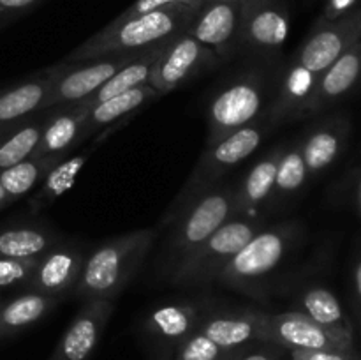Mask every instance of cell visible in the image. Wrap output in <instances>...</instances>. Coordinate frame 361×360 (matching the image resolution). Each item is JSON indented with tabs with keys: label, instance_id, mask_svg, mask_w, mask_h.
<instances>
[{
	"label": "cell",
	"instance_id": "cb8c5ba5",
	"mask_svg": "<svg viewBox=\"0 0 361 360\" xmlns=\"http://www.w3.org/2000/svg\"><path fill=\"white\" fill-rule=\"evenodd\" d=\"M87 112L78 104L49 108L41 143L34 155H69L85 141Z\"/></svg>",
	"mask_w": 361,
	"mask_h": 360
},
{
	"label": "cell",
	"instance_id": "b9f144b4",
	"mask_svg": "<svg viewBox=\"0 0 361 360\" xmlns=\"http://www.w3.org/2000/svg\"><path fill=\"white\" fill-rule=\"evenodd\" d=\"M240 352H242V348H238V349H229V352L226 353V355L222 356L221 360H238Z\"/></svg>",
	"mask_w": 361,
	"mask_h": 360
},
{
	"label": "cell",
	"instance_id": "277c9868",
	"mask_svg": "<svg viewBox=\"0 0 361 360\" xmlns=\"http://www.w3.org/2000/svg\"><path fill=\"white\" fill-rule=\"evenodd\" d=\"M303 239V226L298 221H284L261 228L219 274L217 282L235 292L261 299L263 284L282 267L289 254Z\"/></svg>",
	"mask_w": 361,
	"mask_h": 360
},
{
	"label": "cell",
	"instance_id": "7402d4cb",
	"mask_svg": "<svg viewBox=\"0 0 361 360\" xmlns=\"http://www.w3.org/2000/svg\"><path fill=\"white\" fill-rule=\"evenodd\" d=\"M284 152V143L271 148L270 152L257 159L242 180L235 186V214L247 217H259L257 212L268 207L275 176H277L279 161Z\"/></svg>",
	"mask_w": 361,
	"mask_h": 360
},
{
	"label": "cell",
	"instance_id": "7c38bea8",
	"mask_svg": "<svg viewBox=\"0 0 361 360\" xmlns=\"http://www.w3.org/2000/svg\"><path fill=\"white\" fill-rule=\"evenodd\" d=\"M361 41V9L337 20H319L293 59L312 73L321 74L342 53Z\"/></svg>",
	"mask_w": 361,
	"mask_h": 360
},
{
	"label": "cell",
	"instance_id": "83f0119b",
	"mask_svg": "<svg viewBox=\"0 0 361 360\" xmlns=\"http://www.w3.org/2000/svg\"><path fill=\"white\" fill-rule=\"evenodd\" d=\"M166 41H168V39H166ZM166 41L157 42V44L150 46V48L143 49L141 55H137L133 62L127 64L123 69H120L118 73L113 74L102 87H99L94 94H90L87 99H83V101L76 102V104L80 106V108L88 109L92 108V106L99 104V102L106 101V99L113 97V95L123 94V92L143 87V85H150L152 71H154L155 62H157Z\"/></svg>",
	"mask_w": 361,
	"mask_h": 360
},
{
	"label": "cell",
	"instance_id": "836d02e7",
	"mask_svg": "<svg viewBox=\"0 0 361 360\" xmlns=\"http://www.w3.org/2000/svg\"><path fill=\"white\" fill-rule=\"evenodd\" d=\"M37 260H16V258L0 256V292L27 289Z\"/></svg>",
	"mask_w": 361,
	"mask_h": 360
},
{
	"label": "cell",
	"instance_id": "f546056e",
	"mask_svg": "<svg viewBox=\"0 0 361 360\" xmlns=\"http://www.w3.org/2000/svg\"><path fill=\"white\" fill-rule=\"evenodd\" d=\"M309 180L310 173L307 168L305 157H303L302 143L300 140L286 141L268 207L279 208L282 205L291 203L293 198L302 193Z\"/></svg>",
	"mask_w": 361,
	"mask_h": 360
},
{
	"label": "cell",
	"instance_id": "44dd1931",
	"mask_svg": "<svg viewBox=\"0 0 361 360\" xmlns=\"http://www.w3.org/2000/svg\"><path fill=\"white\" fill-rule=\"evenodd\" d=\"M200 332L222 349L243 348L249 342L259 341V311L222 309L212 306L201 323Z\"/></svg>",
	"mask_w": 361,
	"mask_h": 360
},
{
	"label": "cell",
	"instance_id": "7bdbcfd3",
	"mask_svg": "<svg viewBox=\"0 0 361 360\" xmlns=\"http://www.w3.org/2000/svg\"><path fill=\"white\" fill-rule=\"evenodd\" d=\"M14 126H16V124H13V126H0V145H2V141L6 140L7 134H9L11 131H13Z\"/></svg>",
	"mask_w": 361,
	"mask_h": 360
},
{
	"label": "cell",
	"instance_id": "f35d334b",
	"mask_svg": "<svg viewBox=\"0 0 361 360\" xmlns=\"http://www.w3.org/2000/svg\"><path fill=\"white\" fill-rule=\"evenodd\" d=\"M41 0H0V20L14 14H21L25 11L35 7Z\"/></svg>",
	"mask_w": 361,
	"mask_h": 360
},
{
	"label": "cell",
	"instance_id": "ab89813d",
	"mask_svg": "<svg viewBox=\"0 0 361 360\" xmlns=\"http://www.w3.org/2000/svg\"><path fill=\"white\" fill-rule=\"evenodd\" d=\"M353 299H355L356 311L361 320V253L358 254L353 267Z\"/></svg>",
	"mask_w": 361,
	"mask_h": 360
},
{
	"label": "cell",
	"instance_id": "4dcf8cb0",
	"mask_svg": "<svg viewBox=\"0 0 361 360\" xmlns=\"http://www.w3.org/2000/svg\"><path fill=\"white\" fill-rule=\"evenodd\" d=\"M66 157L67 155H41V157L32 155L0 172V184L6 191L9 203L30 194L35 187H39L44 176Z\"/></svg>",
	"mask_w": 361,
	"mask_h": 360
},
{
	"label": "cell",
	"instance_id": "5b68a950",
	"mask_svg": "<svg viewBox=\"0 0 361 360\" xmlns=\"http://www.w3.org/2000/svg\"><path fill=\"white\" fill-rule=\"evenodd\" d=\"M274 92L261 71H243L219 85L208 101L207 143L267 116Z\"/></svg>",
	"mask_w": 361,
	"mask_h": 360
},
{
	"label": "cell",
	"instance_id": "d4e9b609",
	"mask_svg": "<svg viewBox=\"0 0 361 360\" xmlns=\"http://www.w3.org/2000/svg\"><path fill=\"white\" fill-rule=\"evenodd\" d=\"M62 239V233L44 221L9 222L0 226V256L37 260Z\"/></svg>",
	"mask_w": 361,
	"mask_h": 360
},
{
	"label": "cell",
	"instance_id": "d6986e66",
	"mask_svg": "<svg viewBox=\"0 0 361 360\" xmlns=\"http://www.w3.org/2000/svg\"><path fill=\"white\" fill-rule=\"evenodd\" d=\"M300 313L307 314L310 320L316 321L328 332L345 342L348 346L355 348V335H353V325L342 307L341 300L337 299L330 288L317 282L302 284L293 293Z\"/></svg>",
	"mask_w": 361,
	"mask_h": 360
},
{
	"label": "cell",
	"instance_id": "603a6c76",
	"mask_svg": "<svg viewBox=\"0 0 361 360\" xmlns=\"http://www.w3.org/2000/svg\"><path fill=\"white\" fill-rule=\"evenodd\" d=\"M49 80L48 69H42L18 83L0 88V126H13L28 116L48 109Z\"/></svg>",
	"mask_w": 361,
	"mask_h": 360
},
{
	"label": "cell",
	"instance_id": "f6af8a7d",
	"mask_svg": "<svg viewBox=\"0 0 361 360\" xmlns=\"http://www.w3.org/2000/svg\"><path fill=\"white\" fill-rule=\"evenodd\" d=\"M208 0H185V4L187 6H192V7H197V9H200L201 6H204V4H207Z\"/></svg>",
	"mask_w": 361,
	"mask_h": 360
},
{
	"label": "cell",
	"instance_id": "d6a6232c",
	"mask_svg": "<svg viewBox=\"0 0 361 360\" xmlns=\"http://www.w3.org/2000/svg\"><path fill=\"white\" fill-rule=\"evenodd\" d=\"M228 352L197 330L176 346L175 360H221Z\"/></svg>",
	"mask_w": 361,
	"mask_h": 360
},
{
	"label": "cell",
	"instance_id": "7a4b0ae2",
	"mask_svg": "<svg viewBox=\"0 0 361 360\" xmlns=\"http://www.w3.org/2000/svg\"><path fill=\"white\" fill-rule=\"evenodd\" d=\"M159 229H134L90 249L71 299H104L115 302L143 268Z\"/></svg>",
	"mask_w": 361,
	"mask_h": 360
},
{
	"label": "cell",
	"instance_id": "ee69618b",
	"mask_svg": "<svg viewBox=\"0 0 361 360\" xmlns=\"http://www.w3.org/2000/svg\"><path fill=\"white\" fill-rule=\"evenodd\" d=\"M7 205H11V203H9V200H7V194H6V191H4L2 184H0V210H2V208H6Z\"/></svg>",
	"mask_w": 361,
	"mask_h": 360
},
{
	"label": "cell",
	"instance_id": "7dc6e473",
	"mask_svg": "<svg viewBox=\"0 0 361 360\" xmlns=\"http://www.w3.org/2000/svg\"><path fill=\"white\" fill-rule=\"evenodd\" d=\"M353 360H361V359H358V356H355V359H353Z\"/></svg>",
	"mask_w": 361,
	"mask_h": 360
},
{
	"label": "cell",
	"instance_id": "52a82bcc",
	"mask_svg": "<svg viewBox=\"0 0 361 360\" xmlns=\"http://www.w3.org/2000/svg\"><path fill=\"white\" fill-rule=\"evenodd\" d=\"M264 226L267 222L261 217L236 215L228 219L194 251L189 260L183 261L173 272L168 282L183 288H192V286H207L217 281L219 274L224 270L231 258Z\"/></svg>",
	"mask_w": 361,
	"mask_h": 360
},
{
	"label": "cell",
	"instance_id": "ba28073f",
	"mask_svg": "<svg viewBox=\"0 0 361 360\" xmlns=\"http://www.w3.org/2000/svg\"><path fill=\"white\" fill-rule=\"evenodd\" d=\"M141 52L143 49L74 64L59 62L51 67H46L49 73V80H51L48 109L76 104V102L87 99L99 87H102L113 74L118 73L137 55H141Z\"/></svg>",
	"mask_w": 361,
	"mask_h": 360
},
{
	"label": "cell",
	"instance_id": "8d00e7d4",
	"mask_svg": "<svg viewBox=\"0 0 361 360\" xmlns=\"http://www.w3.org/2000/svg\"><path fill=\"white\" fill-rule=\"evenodd\" d=\"M259 346H252V348H242L238 360H279L277 349L281 346L274 344V342H263L259 341Z\"/></svg>",
	"mask_w": 361,
	"mask_h": 360
},
{
	"label": "cell",
	"instance_id": "9c48e42d",
	"mask_svg": "<svg viewBox=\"0 0 361 360\" xmlns=\"http://www.w3.org/2000/svg\"><path fill=\"white\" fill-rule=\"evenodd\" d=\"M222 64L214 49L201 44L187 32H180L166 41L152 71L150 85L159 94L166 95Z\"/></svg>",
	"mask_w": 361,
	"mask_h": 360
},
{
	"label": "cell",
	"instance_id": "4fadbf2b",
	"mask_svg": "<svg viewBox=\"0 0 361 360\" xmlns=\"http://www.w3.org/2000/svg\"><path fill=\"white\" fill-rule=\"evenodd\" d=\"M259 341L274 342L288 349H337L355 352V348L342 342L331 332L310 320L300 311L288 313H263L259 311Z\"/></svg>",
	"mask_w": 361,
	"mask_h": 360
},
{
	"label": "cell",
	"instance_id": "2e32d148",
	"mask_svg": "<svg viewBox=\"0 0 361 360\" xmlns=\"http://www.w3.org/2000/svg\"><path fill=\"white\" fill-rule=\"evenodd\" d=\"M317 83H319V74L312 73L291 59V62L282 71V78L268 108V120L271 126H284L295 120L312 116V102Z\"/></svg>",
	"mask_w": 361,
	"mask_h": 360
},
{
	"label": "cell",
	"instance_id": "8fae6325",
	"mask_svg": "<svg viewBox=\"0 0 361 360\" xmlns=\"http://www.w3.org/2000/svg\"><path fill=\"white\" fill-rule=\"evenodd\" d=\"M88 253L90 247L85 242L63 236L39 258L27 289L55 296L60 302L71 299Z\"/></svg>",
	"mask_w": 361,
	"mask_h": 360
},
{
	"label": "cell",
	"instance_id": "d590c367",
	"mask_svg": "<svg viewBox=\"0 0 361 360\" xmlns=\"http://www.w3.org/2000/svg\"><path fill=\"white\" fill-rule=\"evenodd\" d=\"M355 352L337 349H291V360H353Z\"/></svg>",
	"mask_w": 361,
	"mask_h": 360
},
{
	"label": "cell",
	"instance_id": "6da1fadb",
	"mask_svg": "<svg viewBox=\"0 0 361 360\" xmlns=\"http://www.w3.org/2000/svg\"><path fill=\"white\" fill-rule=\"evenodd\" d=\"M235 186L219 182L197 196L190 198L178 210L168 212L159 224L166 229L155 258V274L168 282L173 272L194 251L235 214Z\"/></svg>",
	"mask_w": 361,
	"mask_h": 360
},
{
	"label": "cell",
	"instance_id": "30bf717a",
	"mask_svg": "<svg viewBox=\"0 0 361 360\" xmlns=\"http://www.w3.org/2000/svg\"><path fill=\"white\" fill-rule=\"evenodd\" d=\"M289 35L286 0H243L238 53L261 60L277 59Z\"/></svg>",
	"mask_w": 361,
	"mask_h": 360
},
{
	"label": "cell",
	"instance_id": "5bb4252c",
	"mask_svg": "<svg viewBox=\"0 0 361 360\" xmlns=\"http://www.w3.org/2000/svg\"><path fill=\"white\" fill-rule=\"evenodd\" d=\"M242 9V0H208L197 9L185 32L214 49L222 62H228L238 53Z\"/></svg>",
	"mask_w": 361,
	"mask_h": 360
},
{
	"label": "cell",
	"instance_id": "ac0fdd59",
	"mask_svg": "<svg viewBox=\"0 0 361 360\" xmlns=\"http://www.w3.org/2000/svg\"><path fill=\"white\" fill-rule=\"evenodd\" d=\"M351 133V124L344 115H328L314 124L305 136L300 138L303 157L310 179L330 169L344 154Z\"/></svg>",
	"mask_w": 361,
	"mask_h": 360
},
{
	"label": "cell",
	"instance_id": "9a60e30c",
	"mask_svg": "<svg viewBox=\"0 0 361 360\" xmlns=\"http://www.w3.org/2000/svg\"><path fill=\"white\" fill-rule=\"evenodd\" d=\"M214 304L204 299H173L157 304L143 318V330L161 344L178 346L200 330Z\"/></svg>",
	"mask_w": 361,
	"mask_h": 360
},
{
	"label": "cell",
	"instance_id": "ffe728a7",
	"mask_svg": "<svg viewBox=\"0 0 361 360\" xmlns=\"http://www.w3.org/2000/svg\"><path fill=\"white\" fill-rule=\"evenodd\" d=\"M159 97H161V94L152 85H143V87L123 92V94L113 95V97L85 109L87 112V116H85V140L97 136L99 133L106 136L115 127L129 122L136 113H140L150 102L157 101Z\"/></svg>",
	"mask_w": 361,
	"mask_h": 360
},
{
	"label": "cell",
	"instance_id": "60d3db41",
	"mask_svg": "<svg viewBox=\"0 0 361 360\" xmlns=\"http://www.w3.org/2000/svg\"><path fill=\"white\" fill-rule=\"evenodd\" d=\"M353 201H355L356 212H358V215L361 217V168L355 175V184H353Z\"/></svg>",
	"mask_w": 361,
	"mask_h": 360
},
{
	"label": "cell",
	"instance_id": "4316f807",
	"mask_svg": "<svg viewBox=\"0 0 361 360\" xmlns=\"http://www.w3.org/2000/svg\"><path fill=\"white\" fill-rule=\"evenodd\" d=\"M102 140H104V136L97 134V140H94L90 145H87L85 148L78 150L76 154L67 155L63 161H60L59 164L44 176V180L39 184V187L32 193L30 200H28L30 210L34 212V214L48 208L49 205L55 203L62 194H66L67 191L73 187V184L76 182V176L80 175L83 166L87 164L90 155L94 154L95 148L101 145Z\"/></svg>",
	"mask_w": 361,
	"mask_h": 360
},
{
	"label": "cell",
	"instance_id": "1f68e13d",
	"mask_svg": "<svg viewBox=\"0 0 361 360\" xmlns=\"http://www.w3.org/2000/svg\"><path fill=\"white\" fill-rule=\"evenodd\" d=\"M46 116H48V109H42L13 127V131L0 145V172L35 154L41 143Z\"/></svg>",
	"mask_w": 361,
	"mask_h": 360
},
{
	"label": "cell",
	"instance_id": "484cf974",
	"mask_svg": "<svg viewBox=\"0 0 361 360\" xmlns=\"http://www.w3.org/2000/svg\"><path fill=\"white\" fill-rule=\"evenodd\" d=\"M361 80V41L342 53L319 74L312 102V116L344 99Z\"/></svg>",
	"mask_w": 361,
	"mask_h": 360
},
{
	"label": "cell",
	"instance_id": "e0dca14e",
	"mask_svg": "<svg viewBox=\"0 0 361 360\" xmlns=\"http://www.w3.org/2000/svg\"><path fill=\"white\" fill-rule=\"evenodd\" d=\"M115 302L104 299L83 300L67 330L63 332L51 360H88L97 348Z\"/></svg>",
	"mask_w": 361,
	"mask_h": 360
},
{
	"label": "cell",
	"instance_id": "f1b7e54d",
	"mask_svg": "<svg viewBox=\"0 0 361 360\" xmlns=\"http://www.w3.org/2000/svg\"><path fill=\"white\" fill-rule=\"evenodd\" d=\"M59 304L60 300L55 296L42 295L32 289H23L11 300H4L0 309V339L16 335L39 323L55 311Z\"/></svg>",
	"mask_w": 361,
	"mask_h": 360
},
{
	"label": "cell",
	"instance_id": "3957f363",
	"mask_svg": "<svg viewBox=\"0 0 361 360\" xmlns=\"http://www.w3.org/2000/svg\"><path fill=\"white\" fill-rule=\"evenodd\" d=\"M196 13L197 7L175 4V6L162 7V9L140 14V16L129 18V20H113L97 34L88 37L78 48L67 53L62 62L74 64L147 49L157 42L180 34V32H185Z\"/></svg>",
	"mask_w": 361,
	"mask_h": 360
},
{
	"label": "cell",
	"instance_id": "bcb514c9",
	"mask_svg": "<svg viewBox=\"0 0 361 360\" xmlns=\"http://www.w3.org/2000/svg\"><path fill=\"white\" fill-rule=\"evenodd\" d=\"M2 306H4V299H2V296H0V309H2Z\"/></svg>",
	"mask_w": 361,
	"mask_h": 360
},
{
	"label": "cell",
	"instance_id": "c3c4849f",
	"mask_svg": "<svg viewBox=\"0 0 361 360\" xmlns=\"http://www.w3.org/2000/svg\"><path fill=\"white\" fill-rule=\"evenodd\" d=\"M242 2H243V0H242Z\"/></svg>",
	"mask_w": 361,
	"mask_h": 360
},
{
	"label": "cell",
	"instance_id": "e575fe53",
	"mask_svg": "<svg viewBox=\"0 0 361 360\" xmlns=\"http://www.w3.org/2000/svg\"><path fill=\"white\" fill-rule=\"evenodd\" d=\"M175 4H185V0H136L133 6H129L122 14H118V16L115 18V21L129 20V18L152 13V11L162 9V7L175 6Z\"/></svg>",
	"mask_w": 361,
	"mask_h": 360
},
{
	"label": "cell",
	"instance_id": "8992f818",
	"mask_svg": "<svg viewBox=\"0 0 361 360\" xmlns=\"http://www.w3.org/2000/svg\"><path fill=\"white\" fill-rule=\"evenodd\" d=\"M271 129H274V126H271L267 115L263 119L256 120V122L247 124V126L226 134V136L214 141V143H207L200 161L196 162L192 173L189 175L187 182L183 184L178 196L175 198L168 212L178 210L190 198L197 196L200 193L207 191L208 187L222 182V179L229 172H233L236 166L242 164L254 152H257V148L263 145L268 134L271 133Z\"/></svg>",
	"mask_w": 361,
	"mask_h": 360
},
{
	"label": "cell",
	"instance_id": "74e56055",
	"mask_svg": "<svg viewBox=\"0 0 361 360\" xmlns=\"http://www.w3.org/2000/svg\"><path fill=\"white\" fill-rule=\"evenodd\" d=\"M358 2L360 0H326V6H324L321 20L331 21L337 20V18L345 16V14H349L351 11L358 9V7H356Z\"/></svg>",
	"mask_w": 361,
	"mask_h": 360
}]
</instances>
